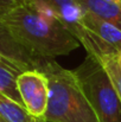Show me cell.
Segmentation results:
<instances>
[{
  "instance_id": "1",
  "label": "cell",
  "mask_w": 121,
  "mask_h": 122,
  "mask_svg": "<svg viewBox=\"0 0 121 122\" xmlns=\"http://www.w3.org/2000/svg\"><path fill=\"white\" fill-rule=\"evenodd\" d=\"M0 24L20 46L38 58L53 59L81 45L59 17L38 0H20L0 7Z\"/></svg>"
},
{
  "instance_id": "2",
  "label": "cell",
  "mask_w": 121,
  "mask_h": 122,
  "mask_svg": "<svg viewBox=\"0 0 121 122\" xmlns=\"http://www.w3.org/2000/svg\"><path fill=\"white\" fill-rule=\"evenodd\" d=\"M49 82L46 122H100L75 71L55 59H43L37 66Z\"/></svg>"
},
{
  "instance_id": "3",
  "label": "cell",
  "mask_w": 121,
  "mask_h": 122,
  "mask_svg": "<svg viewBox=\"0 0 121 122\" xmlns=\"http://www.w3.org/2000/svg\"><path fill=\"white\" fill-rule=\"evenodd\" d=\"M100 122H121L120 98L101 63L88 55L74 70Z\"/></svg>"
},
{
  "instance_id": "4",
  "label": "cell",
  "mask_w": 121,
  "mask_h": 122,
  "mask_svg": "<svg viewBox=\"0 0 121 122\" xmlns=\"http://www.w3.org/2000/svg\"><path fill=\"white\" fill-rule=\"evenodd\" d=\"M51 8L69 29V31L77 38L80 44L85 49L87 53L96 59L103 55L118 53L114 47L100 39L96 35L90 32L83 24L84 8L77 0H38Z\"/></svg>"
},
{
  "instance_id": "5",
  "label": "cell",
  "mask_w": 121,
  "mask_h": 122,
  "mask_svg": "<svg viewBox=\"0 0 121 122\" xmlns=\"http://www.w3.org/2000/svg\"><path fill=\"white\" fill-rule=\"evenodd\" d=\"M17 88L27 113L33 119H44L49 100V82L45 75L37 69L26 70L18 75Z\"/></svg>"
},
{
  "instance_id": "6",
  "label": "cell",
  "mask_w": 121,
  "mask_h": 122,
  "mask_svg": "<svg viewBox=\"0 0 121 122\" xmlns=\"http://www.w3.org/2000/svg\"><path fill=\"white\" fill-rule=\"evenodd\" d=\"M44 58H38L14 41L0 24V62L12 70L21 74L26 70L37 69Z\"/></svg>"
},
{
  "instance_id": "7",
  "label": "cell",
  "mask_w": 121,
  "mask_h": 122,
  "mask_svg": "<svg viewBox=\"0 0 121 122\" xmlns=\"http://www.w3.org/2000/svg\"><path fill=\"white\" fill-rule=\"evenodd\" d=\"M83 24L90 32L114 47L118 53L121 52V30L116 26L87 10H84L83 13Z\"/></svg>"
},
{
  "instance_id": "8",
  "label": "cell",
  "mask_w": 121,
  "mask_h": 122,
  "mask_svg": "<svg viewBox=\"0 0 121 122\" xmlns=\"http://www.w3.org/2000/svg\"><path fill=\"white\" fill-rule=\"evenodd\" d=\"M81 6L121 30V8L105 0H77Z\"/></svg>"
},
{
  "instance_id": "9",
  "label": "cell",
  "mask_w": 121,
  "mask_h": 122,
  "mask_svg": "<svg viewBox=\"0 0 121 122\" xmlns=\"http://www.w3.org/2000/svg\"><path fill=\"white\" fill-rule=\"evenodd\" d=\"M0 116L8 122H33V117L21 104L2 92H0Z\"/></svg>"
},
{
  "instance_id": "10",
  "label": "cell",
  "mask_w": 121,
  "mask_h": 122,
  "mask_svg": "<svg viewBox=\"0 0 121 122\" xmlns=\"http://www.w3.org/2000/svg\"><path fill=\"white\" fill-rule=\"evenodd\" d=\"M18 75H19L18 72L12 70L5 63L0 62V92H2L4 95L8 96L10 98L23 106V101L17 88Z\"/></svg>"
},
{
  "instance_id": "11",
  "label": "cell",
  "mask_w": 121,
  "mask_h": 122,
  "mask_svg": "<svg viewBox=\"0 0 121 122\" xmlns=\"http://www.w3.org/2000/svg\"><path fill=\"white\" fill-rule=\"evenodd\" d=\"M19 1H20V0H0V7L10 6V5L17 4V2H19Z\"/></svg>"
},
{
  "instance_id": "12",
  "label": "cell",
  "mask_w": 121,
  "mask_h": 122,
  "mask_svg": "<svg viewBox=\"0 0 121 122\" xmlns=\"http://www.w3.org/2000/svg\"><path fill=\"white\" fill-rule=\"evenodd\" d=\"M105 1H108V2H112V4H114V5H116V6H119L121 8V0H105Z\"/></svg>"
},
{
  "instance_id": "13",
  "label": "cell",
  "mask_w": 121,
  "mask_h": 122,
  "mask_svg": "<svg viewBox=\"0 0 121 122\" xmlns=\"http://www.w3.org/2000/svg\"><path fill=\"white\" fill-rule=\"evenodd\" d=\"M33 122H46L44 119H33Z\"/></svg>"
},
{
  "instance_id": "14",
  "label": "cell",
  "mask_w": 121,
  "mask_h": 122,
  "mask_svg": "<svg viewBox=\"0 0 121 122\" xmlns=\"http://www.w3.org/2000/svg\"><path fill=\"white\" fill-rule=\"evenodd\" d=\"M118 59H119V63H120V65H121V52L118 53Z\"/></svg>"
},
{
  "instance_id": "15",
  "label": "cell",
  "mask_w": 121,
  "mask_h": 122,
  "mask_svg": "<svg viewBox=\"0 0 121 122\" xmlns=\"http://www.w3.org/2000/svg\"><path fill=\"white\" fill-rule=\"evenodd\" d=\"M0 122H8V121H6L4 117H1V116H0Z\"/></svg>"
}]
</instances>
